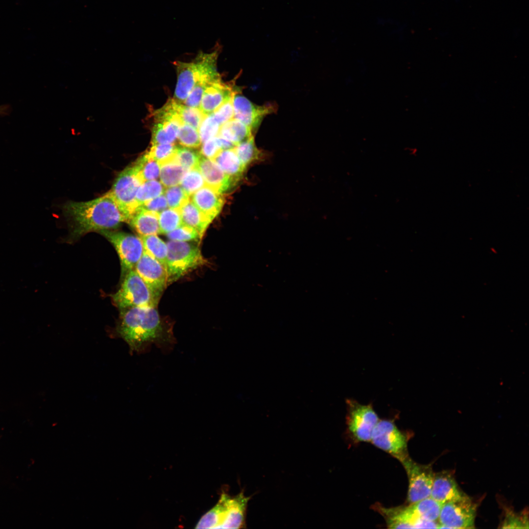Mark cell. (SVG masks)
Masks as SVG:
<instances>
[{"instance_id":"obj_25","label":"cell","mask_w":529,"mask_h":529,"mask_svg":"<svg viewBox=\"0 0 529 529\" xmlns=\"http://www.w3.org/2000/svg\"><path fill=\"white\" fill-rule=\"evenodd\" d=\"M160 165V180L166 187L179 184L186 171L178 162L176 156Z\"/></svg>"},{"instance_id":"obj_26","label":"cell","mask_w":529,"mask_h":529,"mask_svg":"<svg viewBox=\"0 0 529 529\" xmlns=\"http://www.w3.org/2000/svg\"><path fill=\"white\" fill-rule=\"evenodd\" d=\"M143 242L144 250L157 260L166 269L168 246L167 243L157 235L140 237Z\"/></svg>"},{"instance_id":"obj_5","label":"cell","mask_w":529,"mask_h":529,"mask_svg":"<svg viewBox=\"0 0 529 529\" xmlns=\"http://www.w3.org/2000/svg\"><path fill=\"white\" fill-rule=\"evenodd\" d=\"M167 244V286L207 263L195 244L170 240Z\"/></svg>"},{"instance_id":"obj_17","label":"cell","mask_w":529,"mask_h":529,"mask_svg":"<svg viewBox=\"0 0 529 529\" xmlns=\"http://www.w3.org/2000/svg\"><path fill=\"white\" fill-rule=\"evenodd\" d=\"M442 505L431 496L404 506L415 525L416 529H423L426 521H438Z\"/></svg>"},{"instance_id":"obj_15","label":"cell","mask_w":529,"mask_h":529,"mask_svg":"<svg viewBox=\"0 0 529 529\" xmlns=\"http://www.w3.org/2000/svg\"><path fill=\"white\" fill-rule=\"evenodd\" d=\"M466 495L460 489L452 471L443 470L434 474L430 495L432 498L443 505Z\"/></svg>"},{"instance_id":"obj_38","label":"cell","mask_w":529,"mask_h":529,"mask_svg":"<svg viewBox=\"0 0 529 529\" xmlns=\"http://www.w3.org/2000/svg\"><path fill=\"white\" fill-rule=\"evenodd\" d=\"M166 235L170 240L176 241H189L201 240L196 230L183 224Z\"/></svg>"},{"instance_id":"obj_31","label":"cell","mask_w":529,"mask_h":529,"mask_svg":"<svg viewBox=\"0 0 529 529\" xmlns=\"http://www.w3.org/2000/svg\"><path fill=\"white\" fill-rule=\"evenodd\" d=\"M180 184L190 196L205 185L204 179L198 168L187 170Z\"/></svg>"},{"instance_id":"obj_39","label":"cell","mask_w":529,"mask_h":529,"mask_svg":"<svg viewBox=\"0 0 529 529\" xmlns=\"http://www.w3.org/2000/svg\"><path fill=\"white\" fill-rule=\"evenodd\" d=\"M505 513L502 528H529L528 515L526 516L525 513L520 515L510 509H506Z\"/></svg>"},{"instance_id":"obj_40","label":"cell","mask_w":529,"mask_h":529,"mask_svg":"<svg viewBox=\"0 0 529 529\" xmlns=\"http://www.w3.org/2000/svg\"><path fill=\"white\" fill-rule=\"evenodd\" d=\"M234 95L227 99L212 113L214 119L220 126L223 124L234 118L233 104Z\"/></svg>"},{"instance_id":"obj_19","label":"cell","mask_w":529,"mask_h":529,"mask_svg":"<svg viewBox=\"0 0 529 529\" xmlns=\"http://www.w3.org/2000/svg\"><path fill=\"white\" fill-rule=\"evenodd\" d=\"M191 200L210 220L219 213L224 199L221 194L205 185L191 195Z\"/></svg>"},{"instance_id":"obj_8","label":"cell","mask_w":529,"mask_h":529,"mask_svg":"<svg viewBox=\"0 0 529 529\" xmlns=\"http://www.w3.org/2000/svg\"><path fill=\"white\" fill-rule=\"evenodd\" d=\"M115 247L120 259L121 277L133 270L144 251L140 237L134 235L108 230L99 231Z\"/></svg>"},{"instance_id":"obj_14","label":"cell","mask_w":529,"mask_h":529,"mask_svg":"<svg viewBox=\"0 0 529 529\" xmlns=\"http://www.w3.org/2000/svg\"><path fill=\"white\" fill-rule=\"evenodd\" d=\"M233 104L234 118L248 126L252 132L258 128L267 115L275 110L273 105H257L237 93L234 95Z\"/></svg>"},{"instance_id":"obj_35","label":"cell","mask_w":529,"mask_h":529,"mask_svg":"<svg viewBox=\"0 0 529 529\" xmlns=\"http://www.w3.org/2000/svg\"><path fill=\"white\" fill-rule=\"evenodd\" d=\"M177 139L181 145L189 148H197L201 143L198 130L186 123L180 127Z\"/></svg>"},{"instance_id":"obj_43","label":"cell","mask_w":529,"mask_h":529,"mask_svg":"<svg viewBox=\"0 0 529 529\" xmlns=\"http://www.w3.org/2000/svg\"><path fill=\"white\" fill-rule=\"evenodd\" d=\"M141 206L147 210L159 213L167 208L168 203L163 193L144 203Z\"/></svg>"},{"instance_id":"obj_22","label":"cell","mask_w":529,"mask_h":529,"mask_svg":"<svg viewBox=\"0 0 529 529\" xmlns=\"http://www.w3.org/2000/svg\"><path fill=\"white\" fill-rule=\"evenodd\" d=\"M213 160L236 183L246 168L238 157L234 147L222 150Z\"/></svg>"},{"instance_id":"obj_24","label":"cell","mask_w":529,"mask_h":529,"mask_svg":"<svg viewBox=\"0 0 529 529\" xmlns=\"http://www.w3.org/2000/svg\"><path fill=\"white\" fill-rule=\"evenodd\" d=\"M217 136L232 142L237 145L251 137L252 131L244 123L233 118L220 126Z\"/></svg>"},{"instance_id":"obj_7","label":"cell","mask_w":529,"mask_h":529,"mask_svg":"<svg viewBox=\"0 0 529 529\" xmlns=\"http://www.w3.org/2000/svg\"><path fill=\"white\" fill-rule=\"evenodd\" d=\"M143 182L144 181L134 164L119 174L108 192L129 219L138 208L136 203V193Z\"/></svg>"},{"instance_id":"obj_21","label":"cell","mask_w":529,"mask_h":529,"mask_svg":"<svg viewBox=\"0 0 529 529\" xmlns=\"http://www.w3.org/2000/svg\"><path fill=\"white\" fill-rule=\"evenodd\" d=\"M183 124L179 119L154 120L151 145L173 143Z\"/></svg>"},{"instance_id":"obj_13","label":"cell","mask_w":529,"mask_h":529,"mask_svg":"<svg viewBox=\"0 0 529 529\" xmlns=\"http://www.w3.org/2000/svg\"><path fill=\"white\" fill-rule=\"evenodd\" d=\"M134 269L147 285L158 302L167 286L166 268L144 250Z\"/></svg>"},{"instance_id":"obj_1","label":"cell","mask_w":529,"mask_h":529,"mask_svg":"<svg viewBox=\"0 0 529 529\" xmlns=\"http://www.w3.org/2000/svg\"><path fill=\"white\" fill-rule=\"evenodd\" d=\"M118 332L132 351L143 352L154 344L163 353L176 343L154 307H135L122 310Z\"/></svg>"},{"instance_id":"obj_36","label":"cell","mask_w":529,"mask_h":529,"mask_svg":"<svg viewBox=\"0 0 529 529\" xmlns=\"http://www.w3.org/2000/svg\"><path fill=\"white\" fill-rule=\"evenodd\" d=\"M164 194L169 208L179 209L190 199V195L179 186L168 187Z\"/></svg>"},{"instance_id":"obj_44","label":"cell","mask_w":529,"mask_h":529,"mask_svg":"<svg viewBox=\"0 0 529 529\" xmlns=\"http://www.w3.org/2000/svg\"><path fill=\"white\" fill-rule=\"evenodd\" d=\"M7 110V107L5 106H0V114H3L5 113Z\"/></svg>"},{"instance_id":"obj_11","label":"cell","mask_w":529,"mask_h":529,"mask_svg":"<svg viewBox=\"0 0 529 529\" xmlns=\"http://www.w3.org/2000/svg\"><path fill=\"white\" fill-rule=\"evenodd\" d=\"M477 508V505L467 495L444 504L438 519L439 528H474Z\"/></svg>"},{"instance_id":"obj_29","label":"cell","mask_w":529,"mask_h":529,"mask_svg":"<svg viewBox=\"0 0 529 529\" xmlns=\"http://www.w3.org/2000/svg\"><path fill=\"white\" fill-rule=\"evenodd\" d=\"M234 149L239 159L245 167L258 160L259 157L260 153L255 145L253 135L238 144L234 147Z\"/></svg>"},{"instance_id":"obj_23","label":"cell","mask_w":529,"mask_h":529,"mask_svg":"<svg viewBox=\"0 0 529 529\" xmlns=\"http://www.w3.org/2000/svg\"><path fill=\"white\" fill-rule=\"evenodd\" d=\"M180 211L183 224L196 230L201 239L212 221L197 208L191 199L182 206Z\"/></svg>"},{"instance_id":"obj_9","label":"cell","mask_w":529,"mask_h":529,"mask_svg":"<svg viewBox=\"0 0 529 529\" xmlns=\"http://www.w3.org/2000/svg\"><path fill=\"white\" fill-rule=\"evenodd\" d=\"M370 441L400 462L409 456L406 435L390 420H379L373 431Z\"/></svg>"},{"instance_id":"obj_6","label":"cell","mask_w":529,"mask_h":529,"mask_svg":"<svg viewBox=\"0 0 529 529\" xmlns=\"http://www.w3.org/2000/svg\"><path fill=\"white\" fill-rule=\"evenodd\" d=\"M119 290L111 295L114 304L123 310L135 307H154L157 302L150 289L134 269L123 278Z\"/></svg>"},{"instance_id":"obj_30","label":"cell","mask_w":529,"mask_h":529,"mask_svg":"<svg viewBox=\"0 0 529 529\" xmlns=\"http://www.w3.org/2000/svg\"><path fill=\"white\" fill-rule=\"evenodd\" d=\"M134 164L144 182L158 178L160 165L156 161L149 158L146 153L139 158Z\"/></svg>"},{"instance_id":"obj_10","label":"cell","mask_w":529,"mask_h":529,"mask_svg":"<svg viewBox=\"0 0 529 529\" xmlns=\"http://www.w3.org/2000/svg\"><path fill=\"white\" fill-rule=\"evenodd\" d=\"M347 405L346 422L350 434L357 441H370L373 431L380 420L372 407L350 399Z\"/></svg>"},{"instance_id":"obj_32","label":"cell","mask_w":529,"mask_h":529,"mask_svg":"<svg viewBox=\"0 0 529 529\" xmlns=\"http://www.w3.org/2000/svg\"><path fill=\"white\" fill-rule=\"evenodd\" d=\"M177 147L173 143L153 144L145 153L160 165L176 156Z\"/></svg>"},{"instance_id":"obj_37","label":"cell","mask_w":529,"mask_h":529,"mask_svg":"<svg viewBox=\"0 0 529 529\" xmlns=\"http://www.w3.org/2000/svg\"><path fill=\"white\" fill-rule=\"evenodd\" d=\"M220 128V125L215 120L212 114L206 115L198 129L201 143L217 136Z\"/></svg>"},{"instance_id":"obj_34","label":"cell","mask_w":529,"mask_h":529,"mask_svg":"<svg viewBox=\"0 0 529 529\" xmlns=\"http://www.w3.org/2000/svg\"><path fill=\"white\" fill-rule=\"evenodd\" d=\"M178 111L183 123L189 124L197 130L206 116L199 108L189 107L180 102L178 104Z\"/></svg>"},{"instance_id":"obj_27","label":"cell","mask_w":529,"mask_h":529,"mask_svg":"<svg viewBox=\"0 0 529 529\" xmlns=\"http://www.w3.org/2000/svg\"><path fill=\"white\" fill-rule=\"evenodd\" d=\"M165 191L164 186L157 180L144 181L136 193V203L138 208L144 203L164 193Z\"/></svg>"},{"instance_id":"obj_4","label":"cell","mask_w":529,"mask_h":529,"mask_svg":"<svg viewBox=\"0 0 529 529\" xmlns=\"http://www.w3.org/2000/svg\"><path fill=\"white\" fill-rule=\"evenodd\" d=\"M250 497L243 491L235 496L222 493L217 504L200 519L196 529H242L246 528V517Z\"/></svg>"},{"instance_id":"obj_2","label":"cell","mask_w":529,"mask_h":529,"mask_svg":"<svg viewBox=\"0 0 529 529\" xmlns=\"http://www.w3.org/2000/svg\"><path fill=\"white\" fill-rule=\"evenodd\" d=\"M64 209L74 237L116 228L129 219L108 192L90 201L70 202Z\"/></svg>"},{"instance_id":"obj_42","label":"cell","mask_w":529,"mask_h":529,"mask_svg":"<svg viewBox=\"0 0 529 529\" xmlns=\"http://www.w3.org/2000/svg\"><path fill=\"white\" fill-rule=\"evenodd\" d=\"M222 150L218 138L216 136L203 143L199 152L202 156L213 160Z\"/></svg>"},{"instance_id":"obj_18","label":"cell","mask_w":529,"mask_h":529,"mask_svg":"<svg viewBox=\"0 0 529 529\" xmlns=\"http://www.w3.org/2000/svg\"><path fill=\"white\" fill-rule=\"evenodd\" d=\"M198 168L204 179L205 185L221 194L236 184L212 159L202 156Z\"/></svg>"},{"instance_id":"obj_28","label":"cell","mask_w":529,"mask_h":529,"mask_svg":"<svg viewBox=\"0 0 529 529\" xmlns=\"http://www.w3.org/2000/svg\"><path fill=\"white\" fill-rule=\"evenodd\" d=\"M160 234H167L181 226L182 221L179 209H168L159 213Z\"/></svg>"},{"instance_id":"obj_16","label":"cell","mask_w":529,"mask_h":529,"mask_svg":"<svg viewBox=\"0 0 529 529\" xmlns=\"http://www.w3.org/2000/svg\"><path fill=\"white\" fill-rule=\"evenodd\" d=\"M237 91L217 79L206 87L203 94L199 109L202 113L208 115L212 114L227 99L233 96Z\"/></svg>"},{"instance_id":"obj_20","label":"cell","mask_w":529,"mask_h":529,"mask_svg":"<svg viewBox=\"0 0 529 529\" xmlns=\"http://www.w3.org/2000/svg\"><path fill=\"white\" fill-rule=\"evenodd\" d=\"M140 236L160 234L159 213L139 207L127 222Z\"/></svg>"},{"instance_id":"obj_3","label":"cell","mask_w":529,"mask_h":529,"mask_svg":"<svg viewBox=\"0 0 529 529\" xmlns=\"http://www.w3.org/2000/svg\"><path fill=\"white\" fill-rule=\"evenodd\" d=\"M219 47L210 53L200 51L191 62L175 61L177 81L174 99L181 102L186 99L190 92L198 83L212 81L220 78L216 69V60Z\"/></svg>"},{"instance_id":"obj_33","label":"cell","mask_w":529,"mask_h":529,"mask_svg":"<svg viewBox=\"0 0 529 529\" xmlns=\"http://www.w3.org/2000/svg\"><path fill=\"white\" fill-rule=\"evenodd\" d=\"M176 156L178 162L187 171L198 168L202 155L191 148L177 146Z\"/></svg>"},{"instance_id":"obj_41","label":"cell","mask_w":529,"mask_h":529,"mask_svg":"<svg viewBox=\"0 0 529 529\" xmlns=\"http://www.w3.org/2000/svg\"><path fill=\"white\" fill-rule=\"evenodd\" d=\"M214 81H202L197 83L183 102L188 106L199 108L202 97L205 90L208 85Z\"/></svg>"},{"instance_id":"obj_12","label":"cell","mask_w":529,"mask_h":529,"mask_svg":"<svg viewBox=\"0 0 529 529\" xmlns=\"http://www.w3.org/2000/svg\"><path fill=\"white\" fill-rule=\"evenodd\" d=\"M400 462L405 468L408 478L407 501L409 503H413L430 497L435 474L432 464L418 463L409 456Z\"/></svg>"}]
</instances>
